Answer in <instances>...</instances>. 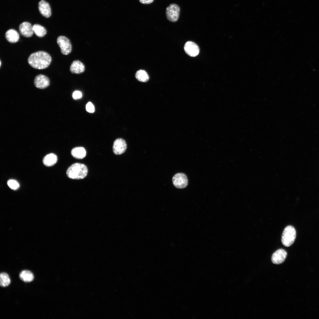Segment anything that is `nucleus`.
<instances>
[{"instance_id":"412c9836","label":"nucleus","mask_w":319,"mask_h":319,"mask_svg":"<svg viewBox=\"0 0 319 319\" xmlns=\"http://www.w3.org/2000/svg\"><path fill=\"white\" fill-rule=\"evenodd\" d=\"M9 187L11 189L16 190L19 187V183L16 180L13 179L9 180L7 182Z\"/></svg>"},{"instance_id":"7ed1b4c3","label":"nucleus","mask_w":319,"mask_h":319,"mask_svg":"<svg viewBox=\"0 0 319 319\" xmlns=\"http://www.w3.org/2000/svg\"><path fill=\"white\" fill-rule=\"evenodd\" d=\"M296 237V231L291 225L287 226L284 230L281 237V242L285 246L288 247L294 242Z\"/></svg>"},{"instance_id":"ddd939ff","label":"nucleus","mask_w":319,"mask_h":319,"mask_svg":"<svg viewBox=\"0 0 319 319\" xmlns=\"http://www.w3.org/2000/svg\"><path fill=\"white\" fill-rule=\"evenodd\" d=\"M70 70L72 73L80 74L84 71L85 66L81 61L78 60H75L71 63L70 66Z\"/></svg>"},{"instance_id":"f8f14e48","label":"nucleus","mask_w":319,"mask_h":319,"mask_svg":"<svg viewBox=\"0 0 319 319\" xmlns=\"http://www.w3.org/2000/svg\"><path fill=\"white\" fill-rule=\"evenodd\" d=\"M38 9L40 13L46 18L50 17L51 11L49 3L45 1L42 0L38 3Z\"/></svg>"},{"instance_id":"f3484780","label":"nucleus","mask_w":319,"mask_h":319,"mask_svg":"<svg viewBox=\"0 0 319 319\" xmlns=\"http://www.w3.org/2000/svg\"><path fill=\"white\" fill-rule=\"evenodd\" d=\"M19 276L21 280L26 282L31 281L34 279L33 274L30 271L28 270L22 271L20 273Z\"/></svg>"},{"instance_id":"aec40b11","label":"nucleus","mask_w":319,"mask_h":319,"mask_svg":"<svg viewBox=\"0 0 319 319\" xmlns=\"http://www.w3.org/2000/svg\"><path fill=\"white\" fill-rule=\"evenodd\" d=\"M11 282L8 275L6 273L2 272L0 275V285L1 287H4L9 285Z\"/></svg>"},{"instance_id":"9d476101","label":"nucleus","mask_w":319,"mask_h":319,"mask_svg":"<svg viewBox=\"0 0 319 319\" xmlns=\"http://www.w3.org/2000/svg\"><path fill=\"white\" fill-rule=\"evenodd\" d=\"M34 83L35 86L39 89H43L48 87L50 84V80L48 77L43 75H37L35 78Z\"/></svg>"},{"instance_id":"f257e3e1","label":"nucleus","mask_w":319,"mask_h":319,"mask_svg":"<svg viewBox=\"0 0 319 319\" xmlns=\"http://www.w3.org/2000/svg\"><path fill=\"white\" fill-rule=\"evenodd\" d=\"M51 61V56L47 53L39 51L31 54L28 59L29 64L35 69H45L50 65Z\"/></svg>"},{"instance_id":"4be33fe9","label":"nucleus","mask_w":319,"mask_h":319,"mask_svg":"<svg viewBox=\"0 0 319 319\" xmlns=\"http://www.w3.org/2000/svg\"><path fill=\"white\" fill-rule=\"evenodd\" d=\"M87 111L90 113H93L95 111V107L93 104L90 102H89L86 105Z\"/></svg>"},{"instance_id":"2eb2a0df","label":"nucleus","mask_w":319,"mask_h":319,"mask_svg":"<svg viewBox=\"0 0 319 319\" xmlns=\"http://www.w3.org/2000/svg\"><path fill=\"white\" fill-rule=\"evenodd\" d=\"M71 154L72 156L75 158L82 159L85 157L86 152L84 147H78L73 148L71 150Z\"/></svg>"},{"instance_id":"20e7f679","label":"nucleus","mask_w":319,"mask_h":319,"mask_svg":"<svg viewBox=\"0 0 319 319\" xmlns=\"http://www.w3.org/2000/svg\"><path fill=\"white\" fill-rule=\"evenodd\" d=\"M180 11V8L178 5L174 4H170L166 9L167 19L171 22H176L179 19Z\"/></svg>"},{"instance_id":"4468645a","label":"nucleus","mask_w":319,"mask_h":319,"mask_svg":"<svg viewBox=\"0 0 319 319\" xmlns=\"http://www.w3.org/2000/svg\"><path fill=\"white\" fill-rule=\"evenodd\" d=\"M5 38L6 40L11 43L17 42L19 39V34L18 32L13 29L8 30L6 32Z\"/></svg>"},{"instance_id":"39448f33","label":"nucleus","mask_w":319,"mask_h":319,"mask_svg":"<svg viewBox=\"0 0 319 319\" xmlns=\"http://www.w3.org/2000/svg\"><path fill=\"white\" fill-rule=\"evenodd\" d=\"M57 40L61 53L64 55L69 54L72 50V45L69 39L65 36H60L57 38Z\"/></svg>"},{"instance_id":"6ab92c4d","label":"nucleus","mask_w":319,"mask_h":319,"mask_svg":"<svg viewBox=\"0 0 319 319\" xmlns=\"http://www.w3.org/2000/svg\"><path fill=\"white\" fill-rule=\"evenodd\" d=\"M135 77L139 81L142 82H146L149 79V77L147 72L143 70L137 71L136 73Z\"/></svg>"},{"instance_id":"1a4fd4ad","label":"nucleus","mask_w":319,"mask_h":319,"mask_svg":"<svg viewBox=\"0 0 319 319\" xmlns=\"http://www.w3.org/2000/svg\"><path fill=\"white\" fill-rule=\"evenodd\" d=\"M287 255L286 251L283 249H279L273 254L271 261L275 264H279L282 263L285 260Z\"/></svg>"},{"instance_id":"dca6fc26","label":"nucleus","mask_w":319,"mask_h":319,"mask_svg":"<svg viewBox=\"0 0 319 319\" xmlns=\"http://www.w3.org/2000/svg\"><path fill=\"white\" fill-rule=\"evenodd\" d=\"M57 161V157L55 154L51 153L46 155L43 158L44 164L48 167L51 166L55 164Z\"/></svg>"},{"instance_id":"a211bd4d","label":"nucleus","mask_w":319,"mask_h":319,"mask_svg":"<svg viewBox=\"0 0 319 319\" xmlns=\"http://www.w3.org/2000/svg\"><path fill=\"white\" fill-rule=\"evenodd\" d=\"M32 26L34 32L38 37H43L46 34V30L43 26L37 24H34Z\"/></svg>"},{"instance_id":"b1692460","label":"nucleus","mask_w":319,"mask_h":319,"mask_svg":"<svg viewBox=\"0 0 319 319\" xmlns=\"http://www.w3.org/2000/svg\"><path fill=\"white\" fill-rule=\"evenodd\" d=\"M154 0H139V2L144 4H150L154 1Z\"/></svg>"},{"instance_id":"5701e85b","label":"nucleus","mask_w":319,"mask_h":319,"mask_svg":"<svg viewBox=\"0 0 319 319\" xmlns=\"http://www.w3.org/2000/svg\"><path fill=\"white\" fill-rule=\"evenodd\" d=\"M82 93L79 91H75L74 92L72 95L73 98L75 99H79L82 97Z\"/></svg>"},{"instance_id":"423d86ee","label":"nucleus","mask_w":319,"mask_h":319,"mask_svg":"<svg viewBox=\"0 0 319 319\" xmlns=\"http://www.w3.org/2000/svg\"><path fill=\"white\" fill-rule=\"evenodd\" d=\"M172 181L174 185L178 188H183L188 184V180L186 175L182 173L175 174L173 177Z\"/></svg>"},{"instance_id":"9b49d317","label":"nucleus","mask_w":319,"mask_h":319,"mask_svg":"<svg viewBox=\"0 0 319 319\" xmlns=\"http://www.w3.org/2000/svg\"><path fill=\"white\" fill-rule=\"evenodd\" d=\"M19 30L20 34L27 38L31 37L34 33L32 26L28 22L21 23L19 26Z\"/></svg>"},{"instance_id":"f03ea898","label":"nucleus","mask_w":319,"mask_h":319,"mask_svg":"<svg viewBox=\"0 0 319 319\" xmlns=\"http://www.w3.org/2000/svg\"><path fill=\"white\" fill-rule=\"evenodd\" d=\"M87 167L80 163H74L69 166L67 170L66 175L69 178L73 179H82L87 175L88 173Z\"/></svg>"},{"instance_id":"0eeeda50","label":"nucleus","mask_w":319,"mask_h":319,"mask_svg":"<svg viewBox=\"0 0 319 319\" xmlns=\"http://www.w3.org/2000/svg\"><path fill=\"white\" fill-rule=\"evenodd\" d=\"M127 148L125 141L122 139L118 138L114 141L113 147V151L116 155H120L124 153Z\"/></svg>"},{"instance_id":"6e6552de","label":"nucleus","mask_w":319,"mask_h":319,"mask_svg":"<svg viewBox=\"0 0 319 319\" xmlns=\"http://www.w3.org/2000/svg\"><path fill=\"white\" fill-rule=\"evenodd\" d=\"M184 50L186 53L191 57L197 56L199 52V48L198 46L195 43L189 41L185 44Z\"/></svg>"},{"instance_id":"393cba45","label":"nucleus","mask_w":319,"mask_h":319,"mask_svg":"<svg viewBox=\"0 0 319 319\" xmlns=\"http://www.w3.org/2000/svg\"><path fill=\"white\" fill-rule=\"evenodd\" d=\"M1 61H0V66H1Z\"/></svg>"}]
</instances>
